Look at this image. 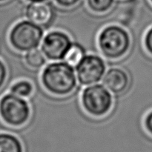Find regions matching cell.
<instances>
[{
    "label": "cell",
    "mask_w": 152,
    "mask_h": 152,
    "mask_svg": "<svg viewBox=\"0 0 152 152\" xmlns=\"http://www.w3.org/2000/svg\"><path fill=\"white\" fill-rule=\"evenodd\" d=\"M0 152H25L22 142L15 135L0 133Z\"/></svg>",
    "instance_id": "cell-10"
},
{
    "label": "cell",
    "mask_w": 152,
    "mask_h": 152,
    "mask_svg": "<svg viewBox=\"0 0 152 152\" xmlns=\"http://www.w3.org/2000/svg\"><path fill=\"white\" fill-rule=\"evenodd\" d=\"M10 93L22 98H28L34 92V86L32 83L27 80H21L16 82L10 87Z\"/></svg>",
    "instance_id": "cell-14"
},
{
    "label": "cell",
    "mask_w": 152,
    "mask_h": 152,
    "mask_svg": "<svg viewBox=\"0 0 152 152\" xmlns=\"http://www.w3.org/2000/svg\"><path fill=\"white\" fill-rule=\"evenodd\" d=\"M150 1H151V2L152 3V0H150Z\"/></svg>",
    "instance_id": "cell-21"
},
{
    "label": "cell",
    "mask_w": 152,
    "mask_h": 152,
    "mask_svg": "<svg viewBox=\"0 0 152 152\" xmlns=\"http://www.w3.org/2000/svg\"><path fill=\"white\" fill-rule=\"evenodd\" d=\"M46 59L42 50L37 48L27 52L25 55V64L32 69H39L44 67Z\"/></svg>",
    "instance_id": "cell-12"
},
{
    "label": "cell",
    "mask_w": 152,
    "mask_h": 152,
    "mask_svg": "<svg viewBox=\"0 0 152 152\" xmlns=\"http://www.w3.org/2000/svg\"><path fill=\"white\" fill-rule=\"evenodd\" d=\"M86 54V50L81 44L78 42H73L67 51L63 60L71 66L76 67Z\"/></svg>",
    "instance_id": "cell-11"
},
{
    "label": "cell",
    "mask_w": 152,
    "mask_h": 152,
    "mask_svg": "<svg viewBox=\"0 0 152 152\" xmlns=\"http://www.w3.org/2000/svg\"><path fill=\"white\" fill-rule=\"evenodd\" d=\"M43 88L55 96H68L77 87V74L74 67L62 61H53L44 67L41 74Z\"/></svg>",
    "instance_id": "cell-1"
},
{
    "label": "cell",
    "mask_w": 152,
    "mask_h": 152,
    "mask_svg": "<svg viewBox=\"0 0 152 152\" xmlns=\"http://www.w3.org/2000/svg\"><path fill=\"white\" fill-rule=\"evenodd\" d=\"M80 102L83 110L88 115L100 118L111 111L114 98L112 93L104 85L96 83L87 86L83 91Z\"/></svg>",
    "instance_id": "cell-3"
},
{
    "label": "cell",
    "mask_w": 152,
    "mask_h": 152,
    "mask_svg": "<svg viewBox=\"0 0 152 152\" xmlns=\"http://www.w3.org/2000/svg\"><path fill=\"white\" fill-rule=\"evenodd\" d=\"M25 17L28 20L39 25H47L53 16L51 6L46 1L30 2L25 10Z\"/></svg>",
    "instance_id": "cell-9"
},
{
    "label": "cell",
    "mask_w": 152,
    "mask_h": 152,
    "mask_svg": "<svg viewBox=\"0 0 152 152\" xmlns=\"http://www.w3.org/2000/svg\"><path fill=\"white\" fill-rule=\"evenodd\" d=\"M58 6L63 8H71L80 2L81 0H53Z\"/></svg>",
    "instance_id": "cell-15"
},
{
    "label": "cell",
    "mask_w": 152,
    "mask_h": 152,
    "mask_svg": "<svg viewBox=\"0 0 152 152\" xmlns=\"http://www.w3.org/2000/svg\"><path fill=\"white\" fill-rule=\"evenodd\" d=\"M31 107L25 98L7 94L0 99V117L8 126H24L30 120Z\"/></svg>",
    "instance_id": "cell-5"
},
{
    "label": "cell",
    "mask_w": 152,
    "mask_h": 152,
    "mask_svg": "<svg viewBox=\"0 0 152 152\" xmlns=\"http://www.w3.org/2000/svg\"><path fill=\"white\" fill-rule=\"evenodd\" d=\"M99 51L106 59L118 60L124 57L132 47V38L124 28L117 25H108L97 37Z\"/></svg>",
    "instance_id": "cell-2"
},
{
    "label": "cell",
    "mask_w": 152,
    "mask_h": 152,
    "mask_svg": "<svg viewBox=\"0 0 152 152\" xmlns=\"http://www.w3.org/2000/svg\"><path fill=\"white\" fill-rule=\"evenodd\" d=\"M115 0H86L89 10L94 13L101 14L109 11L113 7Z\"/></svg>",
    "instance_id": "cell-13"
},
{
    "label": "cell",
    "mask_w": 152,
    "mask_h": 152,
    "mask_svg": "<svg viewBox=\"0 0 152 152\" xmlns=\"http://www.w3.org/2000/svg\"><path fill=\"white\" fill-rule=\"evenodd\" d=\"M144 45L147 51L152 55V27L148 30L144 37Z\"/></svg>",
    "instance_id": "cell-16"
},
{
    "label": "cell",
    "mask_w": 152,
    "mask_h": 152,
    "mask_svg": "<svg viewBox=\"0 0 152 152\" xmlns=\"http://www.w3.org/2000/svg\"><path fill=\"white\" fill-rule=\"evenodd\" d=\"M75 68L78 83L84 86L100 82L106 72L105 60L96 54H86Z\"/></svg>",
    "instance_id": "cell-6"
},
{
    "label": "cell",
    "mask_w": 152,
    "mask_h": 152,
    "mask_svg": "<svg viewBox=\"0 0 152 152\" xmlns=\"http://www.w3.org/2000/svg\"><path fill=\"white\" fill-rule=\"evenodd\" d=\"M5 1H7V0H0V2H4Z\"/></svg>",
    "instance_id": "cell-20"
},
{
    "label": "cell",
    "mask_w": 152,
    "mask_h": 152,
    "mask_svg": "<svg viewBox=\"0 0 152 152\" xmlns=\"http://www.w3.org/2000/svg\"><path fill=\"white\" fill-rule=\"evenodd\" d=\"M26 1H30V2H36V1H44L46 0H26Z\"/></svg>",
    "instance_id": "cell-19"
},
{
    "label": "cell",
    "mask_w": 152,
    "mask_h": 152,
    "mask_svg": "<svg viewBox=\"0 0 152 152\" xmlns=\"http://www.w3.org/2000/svg\"><path fill=\"white\" fill-rule=\"evenodd\" d=\"M44 37L41 26L29 20H22L13 26L8 39L13 49L22 53L38 48Z\"/></svg>",
    "instance_id": "cell-4"
},
{
    "label": "cell",
    "mask_w": 152,
    "mask_h": 152,
    "mask_svg": "<svg viewBox=\"0 0 152 152\" xmlns=\"http://www.w3.org/2000/svg\"><path fill=\"white\" fill-rule=\"evenodd\" d=\"M102 81V85L113 94L120 95L129 89L131 79L129 74L125 70L114 67L106 71Z\"/></svg>",
    "instance_id": "cell-8"
},
{
    "label": "cell",
    "mask_w": 152,
    "mask_h": 152,
    "mask_svg": "<svg viewBox=\"0 0 152 152\" xmlns=\"http://www.w3.org/2000/svg\"><path fill=\"white\" fill-rule=\"evenodd\" d=\"M7 68L4 62L0 59V88L4 86L7 79Z\"/></svg>",
    "instance_id": "cell-17"
},
{
    "label": "cell",
    "mask_w": 152,
    "mask_h": 152,
    "mask_svg": "<svg viewBox=\"0 0 152 152\" xmlns=\"http://www.w3.org/2000/svg\"><path fill=\"white\" fill-rule=\"evenodd\" d=\"M144 125L147 132L152 135V111L146 115L144 120Z\"/></svg>",
    "instance_id": "cell-18"
},
{
    "label": "cell",
    "mask_w": 152,
    "mask_h": 152,
    "mask_svg": "<svg viewBox=\"0 0 152 152\" xmlns=\"http://www.w3.org/2000/svg\"><path fill=\"white\" fill-rule=\"evenodd\" d=\"M73 42L71 37L61 31H52L44 36L41 42L42 52L50 61L63 60Z\"/></svg>",
    "instance_id": "cell-7"
}]
</instances>
